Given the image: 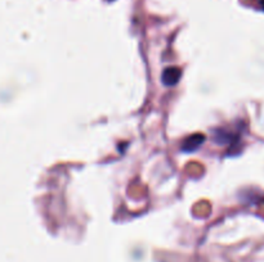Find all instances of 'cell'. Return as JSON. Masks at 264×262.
Returning a JSON list of instances; mask_svg holds the SVG:
<instances>
[{
  "mask_svg": "<svg viewBox=\"0 0 264 262\" xmlns=\"http://www.w3.org/2000/svg\"><path fill=\"white\" fill-rule=\"evenodd\" d=\"M205 140V136L202 135V134H194V135L188 136L187 139L184 140V143H183V147L182 149L184 152H187V153H191V152L196 151L197 148H200V147L202 145V143H204Z\"/></svg>",
  "mask_w": 264,
  "mask_h": 262,
  "instance_id": "2",
  "label": "cell"
},
{
  "mask_svg": "<svg viewBox=\"0 0 264 262\" xmlns=\"http://www.w3.org/2000/svg\"><path fill=\"white\" fill-rule=\"evenodd\" d=\"M180 76H182V72H180L179 68L177 67H169L164 70L163 72V84L166 85V86H174V85L178 84L179 81Z\"/></svg>",
  "mask_w": 264,
  "mask_h": 262,
  "instance_id": "1",
  "label": "cell"
},
{
  "mask_svg": "<svg viewBox=\"0 0 264 262\" xmlns=\"http://www.w3.org/2000/svg\"><path fill=\"white\" fill-rule=\"evenodd\" d=\"M260 4H261V7H263V9H264V0H260Z\"/></svg>",
  "mask_w": 264,
  "mask_h": 262,
  "instance_id": "3",
  "label": "cell"
}]
</instances>
